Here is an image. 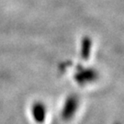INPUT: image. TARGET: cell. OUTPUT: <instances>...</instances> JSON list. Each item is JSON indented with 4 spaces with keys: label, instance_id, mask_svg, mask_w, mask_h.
<instances>
[{
    "label": "cell",
    "instance_id": "6da1fadb",
    "mask_svg": "<svg viewBox=\"0 0 124 124\" xmlns=\"http://www.w3.org/2000/svg\"><path fill=\"white\" fill-rule=\"evenodd\" d=\"M98 78V73L93 68H84L80 66L75 75V80L79 85L90 84Z\"/></svg>",
    "mask_w": 124,
    "mask_h": 124
},
{
    "label": "cell",
    "instance_id": "277c9868",
    "mask_svg": "<svg viewBox=\"0 0 124 124\" xmlns=\"http://www.w3.org/2000/svg\"><path fill=\"white\" fill-rule=\"evenodd\" d=\"M81 56L84 60H87L90 55L91 47H92V40L89 37H85L82 40L81 45Z\"/></svg>",
    "mask_w": 124,
    "mask_h": 124
},
{
    "label": "cell",
    "instance_id": "7a4b0ae2",
    "mask_svg": "<svg viewBox=\"0 0 124 124\" xmlns=\"http://www.w3.org/2000/svg\"><path fill=\"white\" fill-rule=\"evenodd\" d=\"M79 99L76 96H69L63 104L62 109V118L64 120H69L75 116L78 109Z\"/></svg>",
    "mask_w": 124,
    "mask_h": 124
},
{
    "label": "cell",
    "instance_id": "3957f363",
    "mask_svg": "<svg viewBox=\"0 0 124 124\" xmlns=\"http://www.w3.org/2000/svg\"><path fill=\"white\" fill-rule=\"evenodd\" d=\"M31 115L37 123H43L47 115V109L44 104L41 102H35L31 108Z\"/></svg>",
    "mask_w": 124,
    "mask_h": 124
},
{
    "label": "cell",
    "instance_id": "5b68a950",
    "mask_svg": "<svg viewBox=\"0 0 124 124\" xmlns=\"http://www.w3.org/2000/svg\"><path fill=\"white\" fill-rule=\"evenodd\" d=\"M115 124H119V123H115Z\"/></svg>",
    "mask_w": 124,
    "mask_h": 124
}]
</instances>
